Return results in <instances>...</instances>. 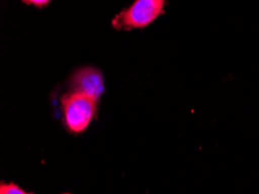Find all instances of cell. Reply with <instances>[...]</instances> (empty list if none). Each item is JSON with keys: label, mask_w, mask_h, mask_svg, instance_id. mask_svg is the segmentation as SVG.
I'll return each instance as SVG.
<instances>
[{"label": "cell", "mask_w": 259, "mask_h": 194, "mask_svg": "<svg viewBox=\"0 0 259 194\" xmlns=\"http://www.w3.org/2000/svg\"><path fill=\"white\" fill-rule=\"evenodd\" d=\"M98 99L86 93L72 92L62 98L64 124L70 132L83 133L91 124L97 112Z\"/></svg>", "instance_id": "obj_1"}, {"label": "cell", "mask_w": 259, "mask_h": 194, "mask_svg": "<svg viewBox=\"0 0 259 194\" xmlns=\"http://www.w3.org/2000/svg\"><path fill=\"white\" fill-rule=\"evenodd\" d=\"M166 0H135L113 19L116 29L144 28L164 13Z\"/></svg>", "instance_id": "obj_2"}, {"label": "cell", "mask_w": 259, "mask_h": 194, "mask_svg": "<svg viewBox=\"0 0 259 194\" xmlns=\"http://www.w3.org/2000/svg\"><path fill=\"white\" fill-rule=\"evenodd\" d=\"M70 86L73 92L86 93L98 99L104 91L103 74L99 70L91 66L81 68L72 74Z\"/></svg>", "instance_id": "obj_3"}, {"label": "cell", "mask_w": 259, "mask_h": 194, "mask_svg": "<svg viewBox=\"0 0 259 194\" xmlns=\"http://www.w3.org/2000/svg\"><path fill=\"white\" fill-rule=\"evenodd\" d=\"M0 194H33L23 191L15 184H2L0 186Z\"/></svg>", "instance_id": "obj_4"}, {"label": "cell", "mask_w": 259, "mask_h": 194, "mask_svg": "<svg viewBox=\"0 0 259 194\" xmlns=\"http://www.w3.org/2000/svg\"><path fill=\"white\" fill-rule=\"evenodd\" d=\"M27 5H33L36 7H45L52 2V0H22Z\"/></svg>", "instance_id": "obj_5"}]
</instances>
